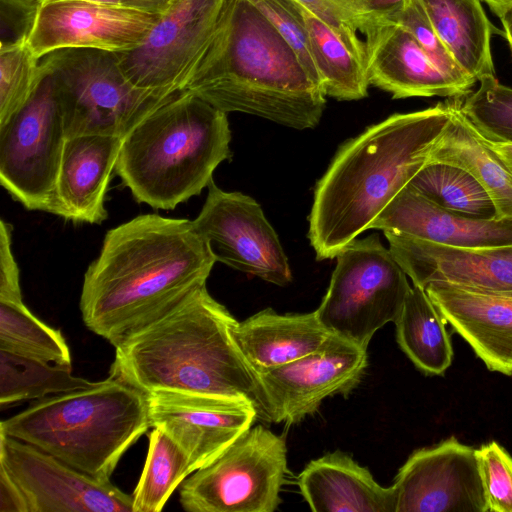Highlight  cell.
I'll list each match as a JSON object with an SVG mask.
<instances>
[{
	"mask_svg": "<svg viewBox=\"0 0 512 512\" xmlns=\"http://www.w3.org/2000/svg\"><path fill=\"white\" fill-rule=\"evenodd\" d=\"M94 383L75 376L72 373V366L0 351V404L2 407L88 388Z\"/></svg>",
	"mask_w": 512,
	"mask_h": 512,
	"instance_id": "f1b7e54d",
	"label": "cell"
},
{
	"mask_svg": "<svg viewBox=\"0 0 512 512\" xmlns=\"http://www.w3.org/2000/svg\"><path fill=\"white\" fill-rule=\"evenodd\" d=\"M453 101L396 113L337 151L315 187L308 237L318 260L331 259L372 223L427 163Z\"/></svg>",
	"mask_w": 512,
	"mask_h": 512,
	"instance_id": "7a4b0ae2",
	"label": "cell"
},
{
	"mask_svg": "<svg viewBox=\"0 0 512 512\" xmlns=\"http://www.w3.org/2000/svg\"><path fill=\"white\" fill-rule=\"evenodd\" d=\"M392 486L396 512H488L476 449L454 437L414 451Z\"/></svg>",
	"mask_w": 512,
	"mask_h": 512,
	"instance_id": "e0dca14e",
	"label": "cell"
},
{
	"mask_svg": "<svg viewBox=\"0 0 512 512\" xmlns=\"http://www.w3.org/2000/svg\"><path fill=\"white\" fill-rule=\"evenodd\" d=\"M53 80L67 139L88 134L124 138L173 94L144 89L124 74L117 53L62 49L40 60Z\"/></svg>",
	"mask_w": 512,
	"mask_h": 512,
	"instance_id": "52a82bcc",
	"label": "cell"
},
{
	"mask_svg": "<svg viewBox=\"0 0 512 512\" xmlns=\"http://www.w3.org/2000/svg\"><path fill=\"white\" fill-rule=\"evenodd\" d=\"M271 22L298 55L303 66L319 85L301 6L295 0H249ZM323 88V87H322Z\"/></svg>",
	"mask_w": 512,
	"mask_h": 512,
	"instance_id": "d590c367",
	"label": "cell"
},
{
	"mask_svg": "<svg viewBox=\"0 0 512 512\" xmlns=\"http://www.w3.org/2000/svg\"><path fill=\"white\" fill-rule=\"evenodd\" d=\"M301 8L311 55L326 96L341 101L365 98L370 83L363 62L325 22Z\"/></svg>",
	"mask_w": 512,
	"mask_h": 512,
	"instance_id": "83f0119b",
	"label": "cell"
},
{
	"mask_svg": "<svg viewBox=\"0 0 512 512\" xmlns=\"http://www.w3.org/2000/svg\"><path fill=\"white\" fill-rule=\"evenodd\" d=\"M408 185L445 210L476 219L496 218L489 195L468 172L457 166L427 162Z\"/></svg>",
	"mask_w": 512,
	"mask_h": 512,
	"instance_id": "f546056e",
	"label": "cell"
},
{
	"mask_svg": "<svg viewBox=\"0 0 512 512\" xmlns=\"http://www.w3.org/2000/svg\"><path fill=\"white\" fill-rule=\"evenodd\" d=\"M500 20L502 22L504 28V35L509 43V46L512 51V8L506 11L501 17Z\"/></svg>",
	"mask_w": 512,
	"mask_h": 512,
	"instance_id": "ee69618b",
	"label": "cell"
},
{
	"mask_svg": "<svg viewBox=\"0 0 512 512\" xmlns=\"http://www.w3.org/2000/svg\"><path fill=\"white\" fill-rule=\"evenodd\" d=\"M150 427L148 395L109 375L91 387L38 399L1 421L0 432L108 482Z\"/></svg>",
	"mask_w": 512,
	"mask_h": 512,
	"instance_id": "8992f818",
	"label": "cell"
},
{
	"mask_svg": "<svg viewBox=\"0 0 512 512\" xmlns=\"http://www.w3.org/2000/svg\"><path fill=\"white\" fill-rule=\"evenodd\" d=\"M0 467L29 512H133V496L100 482L27 442L0 432Z\"/></svg>",
	"mask_w": 512,
	"mask_h": 512,
	"instance_id": "5bb4252c",
	"label": "cell"
},
{
	"mask_svg": "<svg viewBox=\"0 0 512 512\" xmlns=\"http://www.w3.org/2000/svg\"><path fill=\"white\" fill-rule=\"evenodd\" d=\"M389 249L413 285L446 282L484 292L512 291V245L462 248L383 231Z\"/></svg>",
	"mask_w": 512,
	"mask_h": 512,
	"instance_id": "ac0fdd59",
	"label": "cell"
},
{
	"mask_svg": "<svg viewBox=\"0 0 512 512\" xmlns=\"http://www.w3.org/2000/svg\"><path fill=\"white\" fill-rule=\"evenodd\" d=\"M394 22L401 24L412 33L431 62L443 74L455 81L468 94L470 93L476 81L454 61L432 26L420 0H408Z\"/></svg>",
	"mask_w": 512,
	"mask_h": 512,
	"instance_id": "e575fe53",
	"label": "cell"
},
{
	"mask_svg": "<svg viewBox=\"0 0 512 512\" xmlns=\"http://www.w3.org/2000/svg\"><path fill=\"white\" fill-rule=\"evenodd\" d=\"M479 82V88L461 102V112L485 141L512 144V88L500 84L495 75Z\"/></svg>",
	"mask_w": 512,
	"mask_h": 512,
	"instance_id": "836d02e7",
	"label": "cell"
},
{
	"mask_svg": "<svg viewBox=\"0 0 512 512\" xmlns=\"http://www.w3.org/2000/svg\"><path fill=\"white\" fill-rule=\"evenodd\" d=\"M440 40L458 66L476 82L495 75L490 40L500 31L481 0H420Z\"/></svg>",
	"mask_w": 512,
	"mask_h": 512,
	"instance_id": "484cf974",
	"label": "cell"
},
{
	"mask_svg": "<svg viewBox=\"0 0 512 512\" xmlns=\"http://www.w3.org/2000/svg\"><path fill=\"white\" fill-rule=\"evenodd\" d=\"M237 323L206 285L200 286L115 346L110 376L147 395L174 391L249 400L260 414L256 374L234 338Z\"/></svg>",
	"mask_w": 512,
	"mask_h": 512,
	"instance_id": "277c9868",
	"label": "cell"
},
{
	"mask_svg": "<svg viewBox=\"0 0 512 512\" xmlns=\"http://www.w3.org/2000/svg\"><path fill=\"white\" fill-rule=\"evenodd\" d=\"M0 351L72 366L61 331L38 319L24 302L0 301Z\"/></svg>",
	"mask_w": 512,
	"mask_h": 512,
	"instance_id": "4dcf8cb0",
	"label": "cell"
},
{
	"mask_svg": "<svg viewBox=\"0 0 512 512\" xmlns=\"http://www.w3.org/2000/svg\"><path fill=\"white\" fill-rule=\"evenodd\" d=\"M230 141L227 113L178 91L123 138L115 172L138 203L172 210L208 187Z\"/></svg>",
	"mask_w": 512,
	"mask_h": 512,
	"instance_id": "5b68a950",
	"label": "cell"
},
{
	"mask_svg": "<svg viewBox=\"0 0 512 512\" xmlns=\"http://www.w3.org/2000/svg\"><path fill=\"white\" fill-rule=\"evenodd\" d=\"M476 453L488 512H512V457L495 441Z\"/></svg>",
	"mask_w": 512,
	"mask_h": 512,
	"instance_id": "8d00e7d4",
	"label": "cell"
},
{
	"mask_svg": "<svg viewBox=\"0 0 512 512\" xmlns=\"http://www.w3.org/2000/svg\"><path fill=\"white\" fill-rule=\"evenodd\" d=\"M192 225L210 243L217 261L278 286L291 282L278 235L250 196L223 191L212 181Z\"/></svg>",
	"mask_w": 512,
	"mask_h": 512,
	"instance_id": "4fadbf2b",
	"label": "cell"
},
{
	"mask_svg": "<svg viewBox=\"0 0 512 512\" xmlns=\"http://www.w3.org/2000/svg\"><path fill=\"white\" fill-rule=\"evenodd\" d=\"M233 334L244 359L257 374L312 353L332 333L316 311L278 314L267 308L238 322Z\"/></svg>",
	"mask_w": 512,
	"mask_h": 512,
	"instance_id": "cb8c5ba5",
	"label": "cell"
},
{
	"mask_svg": "<svg viewBox=\"0 0 512 512\" xmlns=\"http://www.w3.org/2000/svg\"><path fill=\"white\" fill-rule=\"evenodd\" d=\"M298 486L313 512H396L393 486H381L366 467L339 450L311 460Z\"/></svg>",
	"mask_w": 512,
	"mask_h": 512,
	"instance_id": "603a6c76",
	"label": "cell"
},
{
	"mask_svg": "<svg viewBox=\"0 0 512 512\" xmlns=\"http://www.w3.org/2000/svg\"><path fill=\"white\" fill-rule=\"evenodd\" d=\"M336 258L315 311L329 332L367 349L376 331L397 319L411 289L407 274L377 234L355 238Z\"/></svg>",
	"mask_w": 512,
	"mask_h": 512,
	"instance_id": "ba28073f",
	"label": "cell"
},
{
	"mask_svg": "<svg viewBox=\"0 0 512 512\" xmlns=\"http://www.w3.org/2000/svg\"><path fill=\"white\" fill-rule=\"evenodd\" d=\"M44 73L30 100L0 125V183L28 210L60 216L57 182L67 137L52 77Z\"/></svg>",
	"mask_w": 512,
	"mask_h": 512,
	"instance_id": "30bf717a",
	"label": "cell"
},
{
	"mask_svg": "<svg viewBox=\"0 0 512 512\" xmlns=\"http://www.w3.org/2000/svg\"><path fill=\"white\" fill-rule=\"evenodd\" d=\"M184 90L225 112L297 130L315 128L326 94L249 0H226L216 31Z\"/></svg>",
	"mask_w": 512,
	"mask_h": 512,
	"instance_id": "3957f363",
	"label": "cell"
},
{
	"mask_svg": "<svg viewBox=\"0 0 512 512\" xmlns=\"http://www.w3.org/2000/svg\"><path fill=\"white\" fill-rule=\"evenodd\" d=\"M0 512H29L22 492L2 467H0Z\"/></svg>",
	"mask_w": 512,
	"mask_h": 512,
	"instance_id": "ab89813d",
	"label": "cell"
},
{
	"mask_svg": "<svg viewBox=\"0 0 512 512\" xmlns=\"http://www.w3.org/2000/svg\"><path fill=\"white\" fill-rule=\"evenodd\" d=\"M394 323L399 346L418 369L431 375L447 370L453 358L447 322L424 288L411 287Z\"/></svg>",
	"mask_w": 512,
	"mask_h": 512,
	"instance_id": "4316f807",
	"label": "cell"
},
{
	"mask_svg": "<svg viewBox=\"0 0 512 512\" xmlns=\"http://www.w3.org/2000/svg\"><path fill=\"white\" fill-rule=\"evenodd\" d=\"M500 18L506 11L512 8V0H481Z\"/></svg>",
	"mask_w": 512,
	"mask_h": 512,
	"instance_id": "7bdbcfd3",
	"label": "cell"
},
{
	"mask_svg": "<svg viewBox=\"0 0 512 512\" xmlns=\"http://www.w3.org/2000/svg\"><path fill=\"white\" fill-rule=\"evenodd\" d=\"M367 365V349L331 334L312 353L256 374L260 413L276 423H299L325 398L355 389Z\"/></svg>",
	"mask_w": 512,
	"mask_h": 512,
	"instance_id": "7c38bea8",
	"label": "cell"
},
{
	"mask_svg": "<svg viewBox=\"0 0 512 512\" xmlns=\"http://www.w3.org/2000/svg\"><path fill=\"white\" fill-rule=\"evenodd\" d=\"M370 229L392 231L452 247L512 245V218L476 219L448 211L410 185L385 207Z\"/></svg>",
	"mask_w": 512,
	"mask_h": 512,
	"instance_id": "44dd1931",
	"label": "cell"
},
{
	"mask_svg": "<svg viewBox=\"0 0 512 512\" xmlns=\"http://www.w3.org/2000/svg\"><path fill=\"white\" fill-rule=\"evenodd\" d=\"M122 140L101 134L66 140L57 182L60 217L89 224L107 219L105 196Z\"/></svg>",
	"mask_w": 512,
	"mask_h": 512,
	"instance_id": "7402d4cb",
	"label": "cell"
},
{
	"mask_svg": "<svg viewBox=\"0 0 512 512\" xmlns=\"http://www.w3.org/2000/svg\"><path fill=\"white\" fill-rule=\"evenodd\" d=\"M159 17L84 0H44L32 17L26 41L39 60L62 49L124 53L145 41Z\"/></svg>",
	"mask_w": 512,
	"mask_h": 512,
	"instance_id": "9a60e30c",
	"label": "cell"
},
{
	"mask_svg": "<svg viewBox=\"0 0 512 512\" xmlns=\"http://www.w3.org/2000/svg\"><path fill=\"white\" fill-rule=\"evenodd\" d=\"M453 101L452 114L427 162L445 163L468 172L486 191L496 219L512 218V172Z\"/></svg>",
	"mask_w": 512,
	"mask_h": 512,
	"instance_id": "d4e9b609",
	"label": "cell"
},
{
	"mask_svg": "<svg viewBox=\"0 0 512 512\" xmlns=\"http://www.w3.org/2000/svg\"><path fill=\"white\" fill-rule=\"evenodd\" d=\"M295 1L325 22L365 65V41L360 38L359 33L365 35L380 21L372 22L362 18L341 0Z\"/></svg>",
	"mask_w": 512,
	"mask_h": 512,
	"instance_id": "74e56055",
	"label": "cell"
},
{
	"mask_svg": "<svg viewBox=\"0 0 512 512\" xmlns=\"http://www.w3.org/2000/svg\"><path fill=\"white\" fill-rule=\"evenodd\" d=\"M287 472L285 439L257 425L184 480L179 501L189 512H274Z\"/></svg>",
	"mask_w": 512,
	"mask_h": 512,
	"instance_id": "9c48e42d",
	"label": "cell"
},
{
	"mask_svg": "<svg viewBox=\"0 0 512 512\" xmlns=\"http://www.w3.org/2000/svg\"><path fill=\"white\" fill-rule=\"evenodd\" d=\"M12 225L0 222V301L23 302L19 269L12 251Z\"/></svg>",
	"mask_w": 512,
	"mask_h": 512,
	"instance_id": "f35d334b",
	"label": "cell"
},
{
	"mask_svg": "<svg viewBox=\"0 0 512 512\" xmlns=\"http://www.w3.org/2000/svg\"><path fill=\"white\" fill-rule=\"evenodd\" d=\"M226 0H175L136 49L117 53L136 86L165 94L185 89L209 45Z\"/></svg>",
	"mask_w": 512,
	"mask_h": 512,
	"instance_id": "8fae6325",
	"label": "cell"
},
{
	"mask_svg": "<svg viewBox=\"0 0 512 512\" xmlns=\"http://www.w3.org/2000/svg\"><path fill=\"white\" fill-rule=\"evenodd\" d=\"M489 143V142H488ZM492 149L512 172V144H492L489 143Z\"/></svg>",
	"mask_w": 512,
	"mask_h": 512,
	"instance_id": "b9f144b4",
	"label": "cell"
},
{
	"mask_svg": "<svg viewBox=\"0 0 512 512\" xmlns=\"http://www.w3.org/2000/svg\"><path fill=\"white\" fill-rule=\"evenodd\" d=\"M148 412L150 426L185 452L192 473L215 461L259 415L249 400L174 391L148 394Z\"/></svg>",
	"mask_w": 512,
	"mask_h": 512,
	"instance_id": "2e32d148",
	"label": "cell"
},
{
	"mask_svg": "<svg viewBox=\"0 0 512 512\" xmlns=\"http://www.w3.org/2000/svg\"><path fill=\"white\" fill-rule=\"evenodd\" d=\"M370 85L393 99L459 98L468 93L428 58L412 33L393 21H380L364 35Z\"/></svg>",
	"mask_w": 512,
	"mask_h": 512,
	"instance_id": "d6986e66",
	"label": "cell"
},
{
	"mask_svg": "<svg viewBox=\"0 0 512 512\" xmlns=\"http://www.w3.org/2000/svg\"><path fill=\"white\" fill-rule=\"evenodd\" d=\"M45 73L26 38L1 41L0 125L7 122L33 96Z\"/></svg>",
	"mask_w": 512,
	"mask_h": 512,
	"instance_id": "d6a6232c",
	"label": "cell"
},
{
	"mask_svg": "<svg viewBox=\"0 0 512 512\" xmlns=\"http://www.w3.org/2000/svg\"><path fill=\"white\" fill-rule=\"evenodd\" d=\"M216 262L192 221L139 215L109 230L88 266L83 322L115 347L206 285Z\"/></svg>",
	"mask_w": 512,
	"mask_h": 512,
	"instance_id": "6da1fadb",
	"label": "cell"
},
{
	"mask_svg": "<svg viewBox=\"0 0 512 512\" xmlns=\"http://www.w3.org/2000/svg\"><path fill=\"white\" fill-rule=\"evenodd\" d=\"M491 293H497V294H500V295H505V296L512 297V291H507V292H491Z\"/></svg>",
	"mask_w": 512,
	"mask_h": 512,
	"instance_id": "f6af8a7d",
	"label": "cell"
},
{
	"mask_svg": "<svg viewBox=\"0 0 512 512\" xmlns=\"http://www.w3.org/2000/svg\"><path fill=\"white\" fill-rule=\"evenodd\" d=\"M192 473L185 452L165 432L152 428L146 461L133 491V512H159Z\"/></svg>",
	"mask_w": 512,
	"mask_h": 512,
	"instance_id": "1f68e13d",
	"label": "cell"
},
{
	"mask_svg": "<svg viewBox=\"0 0 512 512\" xmlns=\"http://www.w3.org/2000/svg\"><path fill=\"white\" fill-rule=\"evenodd\" d=\"M44 1V0H40ZM153 15H162L175 0H84Z\"/></svg>",
	"mask_w": 512,
	"mask_h": 512,
	"instance_id": "60d3db41",
	"label": "cell"
},
{
	"mask_svg": "<svg viewBox=\"0 0 512 512\" xmlns=\"http://www.w3.org/2000/svg\"><path fill=\"white\" fill-rule=\"evenodd\" d=\"M424 289L489 370L512 376V297L446 282Z\"/></svg>",
	"mask_w": 512,
	"mask_h": 512,
	"instance_id": "ffe728a7",
	"label": "cell"
}]
</instances>
